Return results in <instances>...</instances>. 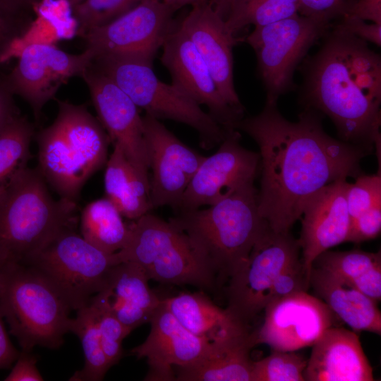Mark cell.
<instances>
[{"label": "cell", "mask_w": 381, "mask_h": 381, "mask_svg": "<svg viewBox=\"0 0 381 381\" xmlns=\"http://www.w3.org/2000/svg\"><path fill=\"white\" fill-rule=\"evenodd\" d=\"M260 149L258 205L270 228L286 233L301 218L314 193L339 179L362 174L361 159L372 152L337 140L324 131L322 114L306 107L297 121L287 120L277 103L237 125Z\"/></svg>", "instance_id": "cell-1"}, {"label": "cell", "mask_w": 381, "mask_h": 381, "mask_svg": "<svg viewBox=\"0 0 381 381\" xmlns=\"http://www.w3.org/2000/svg\"><path fill=\"white\" fill-rule=\"evenodd\" d=\"M323 39L301 67V101L332 120L339 140L380 159L381 56L337 25Z\"/></svg>", "instance_id": "cell-2"}, {"label": "cell", "mask_w": 381, "mask_h": 381, "mask_svg": "<svg viewBox=\"0 0 381 381\" xmlns=\"http://www.w3.org/2000/svg\"><path fill=\"white\" fill-rule=\"evenodd\" d=\"M169 222L183 231L219 288L246 261L270 227L260 216L254 181L243 184L207 208L179 210Z\"/></svg>", "instance_id": "cell-3"}, {"label": "cell", "mask_w": 381, "mask_h": 381, "mask_svg": "<svg viewBox=\"0 0 381 381\" xmlns=\"http://www.w3.org/2000/svg\"><path fill=\"white\" fill-rule=\"evenodd\" d=\"M54 122L38 132V169L60 198L75 201L108 160L109 138L84 105L57 100Z\"/></svg>", "instance_id": "cell-4"}, {"label": "cell", "mask_w": 381, "mask_h": 381, "mask_svg": "<svg viewBox=\"0 0 381 381\" xmlns=\"http://www.w3.org/2000/svg\"><path fill=\"white\" fill-rule=\"evenodd\" d=\"M75 201L55 200L38 169L18 171L0 190V248L23 263L76 224Z\"/></svg>", "instance_id": "cell-5"}, {"label": "cell", "mask_w": 381, "mask_h": 381, "mask_svg": "<svg viewBox=\"0 0 381 381\" xmlns=\"http://www.w3.org/2000/svg\"><path fill=\"white\" fill-rule=\"evenodd\" d=\"M0 309L21 350L57 349L70 332V306L38 272L17 261L1 279Z\"/></svg>", "instance_id": "cell-6"}, {"label": "cell", "mask_w": 381, "mask_h": 381, "mask_svg": "<svg viewBox=\"0 0 381 381\" xmlns=\"http://www.w3.org/2000/svg\"><path fill=\"white\" fill-rule=\"evenodd\" d=\"M132 221L127 243L116 253L120 262L136 264L150 280L162 284L212 293L219 289L215 274L183 231L150 212Z\"/></svg>", "instance_id": "cell-7"}, {"label": "cell", "mask_w": 381, "mask_h": 381, "mask_svg": "<svg viewBox=\"0 0 381 381\" xmlns=\"http://www.w3.org/2000/svg\"><path fill=\"white\" fill-rule=\"evenodd\" d=\"M91 66L110 78L147 114L195 129L205 150L219 145L229 131L174 85L161 81L152 64L135 57L104 55L95 57Z\"/></svg>", "instance_id": "cell-8"}, {"label": "cell", "mask_w": 381, "mask_h": 381, "mask_svg": "<svg viewBox=\"0 0 381 381\" xmlns=\"http://www.w3.org/2000/svg\"><path fill=\"white\" fill-rule=\"evenodd\" d=\"M74 229L59 231L23 264L44 277L76 311L104 288L112 268L121 262L116 253L99 249Z\"/></svg>", "instance_id": "cell-9"}, {"label": "cell", "mask_w": 381, "mask_h": 381, "mask_svg": "<svg viewBox=\"0 0 381 381\" xmlns=\"http://www.w3.org/2000/svg\"><path fill=\"white\" fill-rule=\"evenodd\" d=\"M330 23L296 13L257 26L246 37L255 51L258 75L266 91V102L277 103L293 90L294 71L310 47L329 30Z\"/></svg>", "instance_id": "cell-10"}, {"label": "cell", "mask_w": 381, "mask_h": 381, "mask_svg": "<svg viewBox=\"0 0 381 381\" xmlns=\"http://www.w3.org/2000/svg\"><path fill=\"white\" fill-rule=\"evenodd\" d=\"M300 251L298 241L290 231L278 233L269 227L255 242L246 261L228 280L226 310L248 325L265 308L277 277L300 258Z\"/></svg>", "instance_id": "cell-11"}, {"label": "cell", "mask_w": 381, "mask_h": 381, "mask_svg": "<svg viewBox=\"0 0 381 381\" xmlns=\"http://www.w3.org/2000/svg\"><path fill=\"white\" fill-rule=\"evenodd\" d=\"M175 11L158 0H141L124 14L83 36L95 57L126 56L152 64L157 52L176 27L172 18Z\"/></svg>", "instance_id": "cell-12"}, {"label": "cell", "mask_w": 381, "mask_h": 381, "mask_svg": "<svg viewBox=\"0 0 381 381\" xmlns=\"http://www.w3.org/2000/svg\"><path fill=\"white\" fill-rule=\"evenodd\" d=\"M94 58L88 48L72 54L49 44H30L3 83L13 95L20 96L30 105L39 119L43 107L54 98L61 85L73 76L81 77Z\"/></svg>", "instance_id": "cell-13"}, {"label": "cell", "mask_w": 381, "mask_h": 381, "mask_svg": "<svg viewBox=\"0 0 381 381\" xmlns=\"http://www.w3.org/2000/svg\"><path fill=\"white\" fill-rule=\"evenodd\" d=\"M263 310V323L254 332L255 345L282 351L312 346L337 319L322 300L307 291L275 299Z\"/></svg>", "instance_id": "cell-14"}, {"label": "cell", "mask_w": 381, "mask_h": 381, "mask_svg": "<svg viewBox=\"0 0 381 381\" xmlns=\"http://www.w3.org/2000/svg\"><path fill=\"white\" fill-rule=\"evenodd\" d=\"M241 138L238 130H229L218 150L205 157L176 212L212 205L255 181L260 171V155L243 147Z\"/></svg>", "instance_id": "cell-15"}, {"label": "cell", "mask_w": 381, "mask_h": 381, "mask_svg": "<svg viewBox=\"0 0 381 381\" xmlns=\"http://www.w3.org/2000/svg\"><path fill=\"white\" fill-rule=\"evenodd\" d=\"M143 123L149 169L152 171V207L169 206L176 211L205 157L181 142L158 119L145 114Z\"/></svg>", "instance_id": "cell-16"}, {"label": "cell", "mask_w": 381, "mask_h": 381, "mask_svg": "<svg viewBox=\"0 0 381 381\" xmlns=\"http://www.w3.org/2000/svg\"><path fill=\"white\" fill-rule=\"evenodd\" d=\"M81 77L110 142L123 150L128 161L150 183L143 117L138 107L110 78L91 65Z\"/></svg>", "instance_id": "cell-17"}, {"label": "cell", "mask_w": 381, "mask_h": 381, "mask_svg": "<svg viewBox=\"0 0 381 381\" xmlns=\"http://www.w3.org/2000/svg\"><path fill=\"white\" fill-rule=\"evenodd\" d=\"M162 48L160 61L170 73L171 83L198 104L207 107L224 129H236L244 115L223 99L205 61L179 25L168 35Z\"/></svg>", "instance_id": "cell-18"}, {"label": "cell", "mask_w": 381, "mask_h": 381, "mask_svg": "<svg viewBox=\"0 0 381 381\" xmlns=\"http://www.w3.org/2000/svg\"><path fill=\"white\" fill-rule=\"evenodd\" d=\"M149 322L147 337L131 351L138 358H146L145 380H175L176 368L197 363L211 349L212 343L189 332L162 301Z\"/></svg>", "instance_id": "cell-19"}, {"label": "cell", "mask_w": 381, "mask_h": 381, "mask_svg": "<svg viewBox=\"0 0 381 381\" xmlns=\"http://www.w3.org/2000/svg\"><path fill=\"white\" fill-rule=\"evenodd\" d=\"M207 66L225 102L244 115L245 109L234 85V46L239 42L209 0L192 6L179 25Z\"/></svg>", "instance_id": "cell-20"}, {"label": "cell", "mask_w": 381, "mask_h": 381, "mask_svg": "<svg viewBox=\"0 0 381 381\" xmlns=\"http://www.w3.org/2000/svg\"><path fill=\"white\" fill-rule=\"evenodd\" d=\"M347 185L346 179L327 184L309 198L303 207L298 241L309 279L315 259L346 241L351 222L346 198Z\"/></svg>", "instance_id": "cell-21"}, {"label": "cell", "mask_w": 381, "mask_h": 381, "mask_svg": "<svg viewBox=\"0 0 381 381\" xmlns=\"http://www.w3.org/2000/svg\"><path fill=\"white\" fill-rule=\"evenodd\" d=\"M305 381H373V370L358 335L338 327L326 329L312 346Z\"/></svg>", "instance_id": "cell-22"}, {"label": "cell", "mask_w": 381, "mask_h": 381, "mask_svg": "<svg viewBox=\"0 0 381 381\" xmlns=\"http://www.w3.org/2000/svg\"><path fill=\"white\" fill-rule=\"evenodd\" d=\"M149 279L136 264L121 262L111 270L96 295L131 331L149 322L162 298L150 288Z\"/></svg>", "instance_id": "cell-23"}, {"label": "cell", "mask_w": 381, "mask_h": 381, "mask_svg": "<svg viewBox=\"0 0 381 381\" xmlns=\"http://www.w3.org/2000/svg\"><path fill=\"white\" fill-rule=\"evenodd\" d=\"M309 285L337 319L354 331L381 334V312L377 303L341 278L312 267Z\"/></svg>", "instance_id": "cell-24"}, {"label": "cell", "mask_w": 381, "mask_h": 381, "mask_svg": "<svg viewBox=\"0 0 381 381\" xmlns=\"http://www.w3.org/2000/svg\"><path fill=\"white\" fill-rule=\"evenodd\" d=\"M255 346L254 332L246 329L218 342L199 361L176 370L180 381H251Z\"/></svg>", "instance_id": "cell-25"}, {"label": "cell", "mask_w": 381, "mask_h": 381, "mask_svg": "<svg viewBox=\"0 0 381 381\" xmlns=\"http://www.w3.org/2000/svg\"><path fill=\"white\" fill-rule=\"evenodd\" d=\"M162 302L185 328L210 343L249 329L226 308L215 305L202 291L181 293L162 298Z\"/></svg>", "instance_id": "cell-26"}, {"label": "cell", "mask_w": 381, "mask_h": 381, "mask_svg": "<svg viewBox=\"0 0 381 381\" xmlns=\"http://www.w3.org/2000/svg\"><path fill=\"white\" fill-rule=\"evenodd\" d=\"M104 184L106 197L123 217L135 220L152 210L150 183L126 158L123 150L114 145L106 163Z\"/></svg>", "instance_id": "cell-27"}, {"label": "cell", "mask_w": 381, "mask_h": 381, "mask_svg": "<svg viewBox=\"0 0 381 381\" xmlns=\"http://www.w3.org/2000/svg\"><path fill=\"white\" fill-rule=\"evenodd\" d=\"M313 267L325 270L345 280L376 303L381 300V253L353 249L326 250L320 254Z\"/></svg>", "instance_id": "cell-28"}, {"label": "cell", "mask_w": 381, "mask_h": 381, "mask_svg": "<svg viewBox=\"0 0 381 381\" xmlns=\"http://www.w3.org/2000/svg\"><path fill=\"white\" fill-rule=\"evenodd\" d=\"M130 224L107 197L87 204L81 212V236L99 249L115 253L121 250L130 235Z\"/></svg>", "instance_id": "cell-29"}, {"label": "cell", "mask_w": 381, "mask_h": 381, "mask_svg": "<svg viewBox=\"0 0 381 381\" xmlns=\"http://www.w3.org/2000/svg\"><path fill=\"white\" fill-rule=\"evenodd\" d=\"M70 332L75 334L80 341L85 364L69 380H102L111 366L103 351L95 313L90 303L76 310V316L71 320Z\"/></svg>", "instance_id": "cell-30"}, {"label": "cell", "mask_w": 381, "mask_h": 381, "mask_svg": "<svg viewBox=\"0 0 381 381\" xmlns=\"http://www.w3.org/2000/svg\"><path fill=\"white\" fill-rule=\"evenodd\" d=\"M298 0H233L226 25L234 35L248 25H266L298 13Z\"/></svg>", "instance_id": "cell-31"}, {"label": "cell", "mask_w": 381, "mask_h": 381, "mask_svg": "<svg viewBox=\"0 0 381 381\" xmlns=\"http://www.w3.org/2000/svg\"><path fill=\"white\" fill-rule=\"evenodd\" d=\"M32 125L25 117H16L0 133V190L31 157Z\"/></svg>", "instance_id": "cell-32"}, {"label": "cell", "mask_w": 381, "mask_h": 381, "mask_svg": "<svg viewBox=\"0 0 381 381\" xmlns=\"http://www.w3.org/2000/svg\"><path fill=\"white\" fill-rule=\"evenodd\" d=\"M308 359L296 351L274 350L253 361L251 381H304Z\"/></svg>", "instance_id": "cell-33"}, {"label": "cell", "mask_w": 381, "mask_h": 381, "mask_svg": "<svg viewBox=\"0 0 381 381\" xmlns=\"http://www.w3.org/2000/svg\"><path fill=\"white\" fill-rule=\"evenodd\" d=\"M92 306L103 351L111 366L116 364L123 356V340L131 332L109 310L97 296L90 301Z\"/></svg>", "instance_id": "cell-34"}, {"label": "cell", "mask_w": 381, "mask_h": 381, "mask_svg": "<svg viewBox=\"0 0 381 381\" xmlns=\"http://www.w3.org/2000/svg\"><path fill=\"white\" fill-rule=\"evenodd\" d=\"M141 0H84L73 8L83 35L88 30L114 20L135 7Z\"/></svg>", "instance_id": "cell-35"}, {"label": "cell", "mask_w": 381, "mask_h": 381, "mask_svg": "<svg viewBox=\"0 0 381 381\" xmlns=\"http://www.w3.org/2000/svg\"><path fill=\"white\" fill-rule=\"evenodd\" d=\"M354 183H348L346 198L351 219L381 205L380 171L373 175L363 174Z\"/></svg>", "instance_id": "cell-36"}, {"label": "cell", "mask_w": 381, "mask_h": 381, "mask_svg": "<svg viewBox=\"0 0 381 381\" xmlns=\"http://www.w3.org/2000/svg\"><path fill=\"white\" fill-rule=\"evenodd\" d=\"M21 6L12 0H0V61L29 27L30 22L20 15Z\"/></svg>", "instance_id": "cell-37"}, {"label": "cell", "mask_w": 381, "mask_h": 381, "mask_svg": "<svg viewBox=\"0 0 381 381\" xmlns=\"http://www.w3.org/2000/svg\"><path fill=\"white\" fill-rule=\"evenodd\" d=\"M309 287V278L300 258L288 265L277 277L270 288L267 305L279 298L298 291H307Z\"/></svg>", "instance_id": "cell-38"}, {"label": "cell", "mask_w": 381, "mask_h": 381, "mask_svg": "<svg viewBox=\"0 0 381 381\" xmlns=\"http://www.w3.org/2000/svg\"><path fill=\"white\" fill-rule=\"evenodd\" d=\"M381 231V205L351 219L346 242L356 244L375 238Z\"/></svg>", "instance_id": "cell-39"}, {"label": "cell", "mask_w": 381, "mask_h": 381, "mask_svg": "<svg viewBox=\"0 0 381 381\" xmlns=\"http://www.w3.org/2000/svg\"><path fill=\"white\" fill-rule=\"evenodd\" d=\"M298 13L330 23L346 14L347 0H298Z\"/></svg>", "instance_id": "cell-40"}, {"label": "cell", "mask_w": 381, "mask_h": 381, "mask_svg": "<svg viewBox=\"0 0 381 381\" xmlns=\"http://www.w3.org/2000/svg\"><path fill=\"white\" fill-rule=\"evenodd\" d=\"M336 25L341 29L377 47L381 45V25L367 23L361 19L344 15Z\"/></svg>", "instance_id": "cell-41"}, {"label": "cell", "mask_w": 381, "mask_h": 381, "mask_svg": "<svg viewBox=\"0 0 381 381\" xmlns=\"http://www.w3.org/2000/svg\"><path fill=\"white\" fill-rule=\"evenodd\" d=\"M37 360L32 351H20L6 381H42L44 378L37 366Z\"/></svg>", "instance_id": "cell-42"}, {"label": "cell", "mask_w": 381, "mask_h": 381, "mask_svg": "<svg viewBox=\"0 0 381 381\" xmlns=\"http://www.w3.org/2000/svg\"><path fill=\"white\" fill-rule=\"evenodd\" d=\"M345 15L381 25V0H356L349 3Z\"/></svg>", "instance_id": "cell-43"}, {"label": "cell", "mask_w": 381, "mask_h": 381, "mask_svg": "<svg viewBox=\"0 0 381 381\" xmlns=\"http://www.w3.org/2000/svg\"><path fill=\"white\" fill-rule=\"evenodd\" d=\"M4 319L0 309V369L10 368L15 363L20 353L9 339Z\"/></svg>", "instance_id": "cell-44"}, {"label": "cell", "mask_w": 381, "mask_h": 381, "mask_svg": "<svg viewBox=\"0 0 381 381\" xmlns=\"http://www.w3.org/2000/svg\"><path fill=\"white\" fill-rule=\"evenodd\" d=\"M12 95L4 83L0 82V133L19 116Z\"/></svg>", "instance_id": "cell-45"}, {"label": "cell", "mask_w": 381, "mask_h": 381, "mask_svg": "<svg viewBox=\"0 0 381 381\" xmlns=\"http://www.w3.org/2000/svg\"><path fill=\"white\" fill-rule=\"evenodd\" d=\"M215 11L225 20L233 0H209Z\"/></svg>", "instance_id": "cell-46"}, {"label": "cell", "mask_w": 381, "mask_h": 381, "mask_svg": "<svg viewBox=\"0 0 381 381\" xmlns=\"http://www.w3.org/2000/svg\"><path fill=\"white\" fill-rule=\"evenodd\" d=\"M13 261L16 260L6 250L0 248V284L6 269Z\"/></svg>", "instance_id": "cell-47"}, {"label": "cell", "mask_w": 381, "mask_h": 381, "mask_svg": "<svg viewBox=\"0 0 381 381\" xmlns=\"http://www.w3.org/2000/svg\"><path fill=\"white\" fill-rule=\"evenodd\" d=\"M176 11L185 6H193L205 0H158Z\"/></svg>", "instance_id": "cell-48"}, {"label": "cell", "mask_w": 381, "mask_h": 381, "mask_svg": "<svg viewBox=\"0 0 381 381\" xmlns=\"http://www.w3.org/2000/svg\"><path fill=\"white\" fill-rule=\"evenodd\" d=\"M20 6H25L36 2L37 0H12Z\"/></svg>", "instance_id": "cell-49"}, {"label": "cell", "mask_w": 381, "mask_h": 381, "mask_svg": "<svg viewBox=\"0 0 381 381\" xmlns=\"http://www.w3.org/2000/svg\"><path fill=\"white\" fill-rule=\"evenodd\" d=\"M67 3L69 4V5L73 8L77 4L81 3L84 0H66Z\"/></svg>", "instance_id": "cell-50"}]
</instances>
